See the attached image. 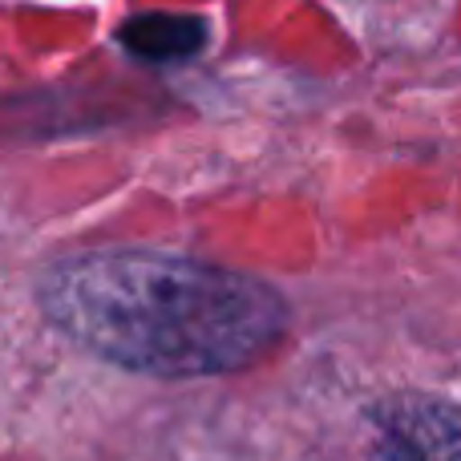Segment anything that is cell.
<instances>
[{
    "label": "cell",
    "mask_w": 461,
    "mask_h": 461,
    "mask_svg": "<svg viewBox=\"0 0 461 461\" xmlns=\"http://www.w3.org/2000/svg\"><path fill=\"white\" fill-rule=\"evenodd\" d=\"M45 312L89 352L154 376L230 373L284 332V300L267 284L154 251L61 263L45 284Z\"/></svg>",
    "instance_id": "obj_1"
},
{
    "label": "cell",
    "mask_w": 461,
    "mask_h": 461,
    "mask_svg": "<svg viewBox=\"0 0 461 461\" xmlns=\"http://www.w3.org/2000/svg\"><path fill=\"white\" fill-rule=\"evenodd\" d=\"M203 41H207V32H203L199 21H191V16H167V13L134 16L122 29V45L130 53L146 57V61H183V57L199 53Z\"/></svg>",
    "instance_id": "obj_3"
},
{
    "label": "cell",
    "mask_w": 461,
    "mask_h": 461,
    "mask_svg": "<svg viewBox=\"0 0 461 461\" xmlns=\"http://www.w3.org/2000/svg\"><path fill=\"white\" fill-rule=\"evenodd\" d=\"M376 461H461V417L433 401H397L376 413Z\"/></svg>",
    "instance_id": "obj_2"
}]
</instances>
